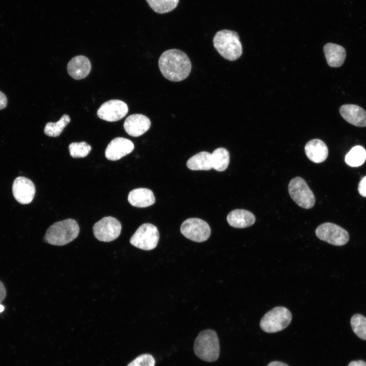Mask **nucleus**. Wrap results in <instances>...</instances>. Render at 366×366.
Instances as JSON below:
<instances>
[{
    "mask_svg": "<svg viewBox=\"0 0 366 366\" xmlns=\"http://www.w3.org/2000/svg\"><path fill=\"white\" fill-rule=\"evenodd\" d=\"M159 67L163 76L174 82L185 79L191 70V63L181 50L172 49L164 52L159 59Z\"/></svg>",
    "mask_w": 366,
    "mask_h": 366,
    "instance_id": "obj_1",
    "label": "nucleus"
},
{
    "mask_svg": "<svg viewBox=\"0 0 366 366\" xmlns=\"http://www.w3.org/2000/svg\"><path fill=\"white\" fill-rule=\"evenodd\" d=\"M215 48L224 58L230 61L237 59L242 53V47L238 34L235 31L222 29L213 38Z\"/></svg>",
    "mask_w": 366,
    "mask_h": 366,
    "instance_id": "obj_2",
    "label": "nucleus"
},
{
    "mask_svg": "<svg viewBox=\"0 0 366 366\" xmlns=\"http://www.w3.org/2000/svg\"><path fill=\"white\" fill-rule=\"evenodd\" d=\"M79 227L76 221L68 219L50 226L46 231L45 241L54 246H64L70 242L78 235Z\"/></svg>",
    "mask_w": 366,
    "mask_h": 366,
    "instance_id": "obj_3",
    "label": "nucleus"
},
{
    "mask_svg": "<svg viewBox=\"0 0 366 366\" xmlns=\"http://www.w3.org/2000/svg\"><path fill=\"white\" fill-rule=\"evenodd\" d=\"M194 351L198 358L204 361H216L220 355L219 341L216 332L211 329L201 331L195 339Z\"/></svg>",
    "mask_w": 366,
    "mask_h": 366,
    "instance_id": "obj_4",
    "label": "nucleus"
},
{
    "mask_svg": "<svg viewBox=\"0 0 366 366\" xmlns=\"http://www.w3.org/2000/svg\"><path fill=\"white\" fill-rule=\"evenodd\" d=\"M292 320L290 311L284 307H276L267 312L260 322L262 330L267 333H274L286 328Z\"/></svg>",
    "mask_w": 366,
    "mask_h": 366,
    "instance_id": "obj_5",
    "label": "nucleus"
},
{
    "mask_svg": "<svg viewBox=\"0 0 366 366\" xmlns=\"http://www.w3.org/2000/svg\"><path fill=\"white\" fill-rule=\"evenodd\" d=\"M288 191L291 198L299 206L310 209L314 206V195L302 178L295 177L292 178L288 185Z\"/></svg>",
    "mask_w": 366,
    "mask_h": 366,
    "instance_id": "obj_6",
    "label": "nucleus"
},
{
    "mask_svg": "<svg viewBox=\"0 0 366 366\" xmlns=\"http://www.w3.org/2000/svg\"><path fill=\"white\" fill-rule=\"evenodd\" d=\"M159 240V232L157 228L150 223L141 225L130 238L131 244L143 250L155 249Z\"/></svg>",
    "mask_w": 366,
    "mask_h": 366,
    "instance_id": "obj_7",
    "label": "nucleus"
},
{
    "mask_svg": "<svg viewBox=\"0 0 366 366\" xmlns=\"http://www.w3.org/2000/svg\"><path fill=\"white\" fill-rule=\"evenodd\" d=\"M180 232L189 239L201 242L206 241L209 237L211 229L207 223L203 220L190 218L182 223Z\"/></svg>",
    "mask_w": 366,
    "mask_h": 366,
    "instance_id": "obj_8",
    "label": "nucleus"
},
{
    "mask_svg": "<svg viewBox=\"0 0 366 366\" xmlns=\"http://www.w3.org/2000/svg\"><path fill=\"white\" fill-rule=\"evenodd\" d=\"M315 233L321 240L334 246H343L349 239V235L346 230L331 223L320 225L316 228Z\"/></svg>",
    "mask_w": 366,
    "mask_h": 366,
    "instance_id": "obj_9",
    "label": "nucleus"
},
{
    "mask_svg": "<svg viewBox=\"0 0 366 366\" xmlns=\"http://www.w3.org/2000/svg\"><path fill=\"white\" fill-rule=\"evenodd\" d=\"M93 229L94 236L98 240L110 242L119 236L121 225L115 218L105 217L95 223Z\"/></svg>",
    "mask_w": 366,
    "mask_h": 366,
    "instance_id": "obj_10",
    "label": "nucleus"
},
{
    "mask_svg": "<svg viewBox=\"0 0 366 366\" xmlns=\"http://www.w3.org/2000/svg\"><path fill=\"white\" fill-rule=\"evenodd\" d=\"M128 112L126 103L119 100H111L100 106L97 111V115L103 120L113 122L124 117Z\"/></svg>",
    "mask_w": 366,
    "mask_h": 366,
    "instance_id": "obj_11",
    "label": "nucleus"
},
{
    "mask_svg": "<svg viewBox=\"0 0 366 366\" xmlns=\"http://www.w3.org/2000/svg\"><path fill=\"white\" fill-rule=\"evenodd\" d=\"M35 187L29 179L19 176L16 178L12 186V192L15 199L22 204L30 203L35 194Z\"/></svg>",
    "mask_w": 366,
    "mask_h": 366,
    "instance_id": "obj_12",
    "label": "nucleus"
},
{
    "mask_svg": "<svg viewBox=\"0 0 366 366\" xmlns=\"http://www.w3.org/2000/svg\"><path fill=\"white\" fill-rule=\"evenodd\" d=\"M134 149L133 143L129 139L116 137L112 140L105 150V157L110 161H116L130 154Z\"/></svg>",
    "mask_w": 366,
    "mask_h": 366,
    "instance_id": "obj_13",
    "label": "nucleus"
},
{
    "mask_svg": "<svg viewBox=\"0 0 366 366\" xmlns=\"http://www.w3.org/2000/svg\"><path fill=\"white\" fill-rule=\"evenodd\" d=\"M150 125V120L147 116L141 114H134L126 118L124 128L129 135L138 137L147 132Z\"/></svg>",
    "mask_w": 366,
    "mask_h": 366,
    "instance_id": "obj_14",
    "label": "nucleus"
},
{
    "mask_svg": "<svg viewBox=\"0 0 366 366\" xmlns=\"http://www.w3.org/2000/svg\"><path fill=\"white\" fill-rule=\"evenodd\" d=\"M340 113L349 124L359 127H366V111L355 104H345L341 106Z\"/></svg>",
    "mask_w": 366,
    "mask_h": 366,
    "instance_id": "obj_15",
    "label": "nucleus"
},
{
    "mask_svg": "<svg viewBox=\"0 0 366 366\" xmlns=\"http://www.w3.org/2000/svg\"><path fill=\"white\" fill-rule=\"evenodd\" d=\"M91 70L89 60L83 55H78L72 58L67 66L69 75L75 79H81L86 77Z\"/></svg>",
    "mask_w": 366,
    "mask_h": 366,
    "instance_id": "obj_16",
    "label": "nucleus"
},
{
    "mask_svg": "<svg viewBox=\"0 0 366 366\" xmlns=\"http://www.w3.org/2000/svg\"><path fill=\"white\" fill-rule=\"evenodd\" d=\"M308 158L315 163L324 162L328 157V150L325 143L319 139L308 141L304 146Z\"/></svg>",
    "mask_w": 366,
    "mask_h": 366,
    "instance_id": "obj_17",
    "label": "nucleus"
},
{
    "mask_svg": "<svg viewBox=\"0 0 366 366\" xmlns=\"http://www.w3.org/2000/svg\"><path fill=\"white\" fill-rule=\"evenodd\" d=\"M128 200L132 206L137 207L149 206L154 204L156 201L153 192L148 189L143 188L130 191Z\"/></svg>",
    "mask_w": 366,
    "mask_h": 366,
    "instance_id": "obj_18",
    "label": "nucleus"
},
{
    "mask_svg": "<svg viewBox=\"0 0 366 366\" xmlns=\"http://www.w3.org/2000/svg\"><path fill=\"white\" fill-rule=\"evenodd\" d=\"M227 221L233 227L244 228L253 225L256 219L251 212L245 209H236L229 213Z\"/></svg>",
    "mask_w": 366,
    "mask_h": 366,
    "instance_id": "obj_19",
    "label": "nucleus"
},
{
    "mask_svg": "<svg viewBox=\"0 0 366 366\" xmlns=\"http://www.w3.org/2000/svg\"><path fill=\"white\" fill-rule=\"evenodd\" d=\"M323 51L327 63L330 67H339L344 63L346 51L343 46L328 43L324 46Z\"/></svg>",
    "mask_w": 366,
    "mask_h": 366,
    "instance_id": "obj_20",
    "label": "nucleus"
},
{
    "mask_svg": "<svg viewBox=\"0 0 366 366\" xmlns=\"http://www.w3.org/2000/svg\"><path fill=\"white\" fill-rule=\"evenodd\" d=\"M188 168L192 170H209L212 168L211 154L207 151L200 152L187 162Z\"/></svg>",
    "mask_w": 366,
    "mask_h": 366,
    "instance_id": "obj_21",
    "label": "nucleus"
},
{
    "mask_svg": "<svg viewBox=\"0 0 366 366\" xmlns=\"http://www.w3.org/2000/svg\"><path fill=\"white\" fill-rule=\"evenodd\" d=\"M230 159L229 151L225 148L219 147L211 154L212 168L218 171H223L228 166Z\"/></svg>",
    "mask_w": 366,
    "mask_h": 366,
    "instance_id": "obj_22",
    "label": "nucleus"
},
{
    "mask_svg": "<svg viewBox=\"0 0 366 366\" xmlns=\"http://www.w3.org/2000/svg\"><path fill=\"white\" fill-rule=\"evenodd\" d=\"M366 159V150L361 146H354L347 154L345 161L351 167H358L362 165Z\"/></svg>",
    "mask_w": 366,
    "mask_h": 366,
    "instance_id": "obj_23",
    "label": "nucleus"
},
{
    "mask_svg": "<svg viewBox=\"0 0 366 366\" xmlns=\"http://www.w3.org/2000/svg\"><path fill=\"white\" fill-rule=\"evenodd\" d=\"M70 118L67 114H64L60 119L56 123L49 122L44 128L45 134L50 137H57L63 132L64 128L70 123Z\"/></svg>",
    "mask_w": 366,
    "mask_h": 366,
    "instance_id": "obj_24",
    "label": "nucleus"
},
{
    "mask_svg": "<svg viewBox=\"0 0 366 366\" xmlns=\"http://www.w3.org/2000/svg\"><path fill=\"white\" fill-rule=\"evenodd\" d=\"M179 0H146L150 7L156 13L164 14L174 10Z\"/></svg>",
    "mask_w": 366,
    "mask_h": 366,
    "instance_id": "obj_25",
    "label": "nucleus"
},
{
    "mask_svg": "<svg viewBox=\"0 0 366 366\" xmlns=\"http://www.w3.org/2000/svg\"><path fill=\"white\" fill-rule=\"evenodd\" d=\"M350 323L353 332L359 338L366 340V317L356 314L351 318Z\"/></svg>",
    "mask_w": 366,
    "mask_h": 366,
    "instance_id": "obj_26",
    "label": "nucleus"
},
{
    "mask_svg": "<svg viewBox=\"0 0 366 366\" xmlns=\"http://www.w3.org/2000/svg\"><path fill=\"white\" fill-rule=\"evenodd\" d=\"M91 146L86 142H73L69 146L71 156L74 158L86 157L91 150Z\"/></svg>",
    "mask_w": 366,
    "mask_h": 366,
    "instance_id": "obj_27",
    "label": "nucleus"
},
{
    "mask_svg": "<svg viewBox=\"0 0 366 366\" xmlns=\"http://www.w3.org/2000/svg\"><path fill=\"white\" fill-rule=\"evenodd\" d=\"M155 360L149 354H143L136 357L127 366H155Z\"/></svg>",
    "mask_w": 366,
    "mask_h": 366,
    "instance_id": "obj_28",
    "label": "nucleus"
},
{
    "mask_svg": "<svg viewBox=\"0 0 366 366\" xmlns=\"http://www.w3.org/2000/svg\"><path fill=\"white\" fill-rule=\"evenodd\" d=\"M358 190L361 196L366 197V176L362 178L360 181Z\"/></svg>",
    "mask_w": 366,
    "mask_h": 366,
    "instance_id": "obj_29",
    "label": "nucleus"
},
{
    "mask_svg": "<svg viewBox=\"0 0 366 366\" xmlns=\"http://www.w3.org/2000/svg\"><path fill=\"white\" fill-rule=\"evenodd\" d=\"M6 296V290L3 282L0 281V303L2 302Z\"/></svg>",
    "mask_w": 366,
    "mask_h": 366,
    "instance_id": "obj_30",
    "label": "nucleus"
},
{
    "mask_svg": "<svg viewBox=\"0 0 366 366\" xmlns=\"http://www.w3.org/2000/svg\"><path fill=\"white\" fill-rule=\"evenodd\" d=\"M7 104V99L2 92L0 91V109H4L6 107Z\"/></svg>",
    "mask_w": 366,
    "mask_h": 366,
    "instance_id": "obj_31",
    "label": "nucleus"
},
{
    "mask_svg": "<svg viewBox=\"0 0 366 366\" xmlns=\"http://www.w3.org/2000/svg\"><path fill=\"white\" fill-rule=\"evenodd\" d=\"M348 366H366V362L361 360L352 361L349 363Z\"/></svg>",
    "mask_w": 366,
    "mask_h": 366,
    "instance_id": "obj_32",
    "label": "nucleus"
},
{
    "mask_svg": "<svg viewBox=\"0 0 366 366\" xmlns=\"http://www.w3.org/2000/svg\"><path fill=\"white\" fill-rule=\"evenodd\" d=\"M267 366H289L287 364L279 361H273L270 362Z\"/></svg>",
    "mask_w": 366,
    "mask_h": 366,
    "instance_id": "obj_33",
    "label": "nucleus"
},
{
    "mask_svg": "<svg viewBox=\"0 0 366 366\" xmlns=\"http://www.w3.org/2000/svg\"><path fill=\"white\" fill-rule=\"evenodd\" d=\"M4 310V307L0 303V313Z\"/></svg>",
    "mask_w": 366,
    "mask_h": 366,
    "instance_id": "obj_34",
    "label": "nucleus"
}]
</instances>
